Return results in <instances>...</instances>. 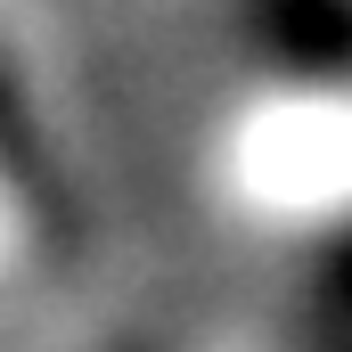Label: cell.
<instances>
[{"label": "cell", "mask_w": 352, "mask_h": 352, "mask_svg": "<svg viewBox=\"0 0 352 352\" xmlns=\"http://www.w3.org/2000/svg\"><path fill=\"white\" fill-rule=\"evenodd\" d=\"M0 188L16 197V213L33 221L41 246H74V197H66V173L50 156V131H33V107L0 58Z\"/></svg>", "instance_id": "obj_1"}, {"label": "cell", "mask_w": 352, "mask_h": 352, "mask_svg": "<svg viewBox=\"0 0 352 352\" xmlns=\"http://www.w3.org/2000/svg\"><path fill=\"white\" fill-rule=\"evenodd\" d=\"M270 41L303 74H352V0H270Z\"/></svg>", "instance_id": "obj_2"}, {"label": "cell", "mask_w": 352, "mask_h": 352, "mask_svg": "<svg viewBox=\"0 0 352 352\" xmlns=\"http://www.w3.org/2000/svg\"><path fill=\"white\" fill-rule=\"evenodd\" d=\"M320 336L328 344H352V238L336 246V263L320 278Z\"/></svg>", "instance_id": "obj_3"}]
</instances>
